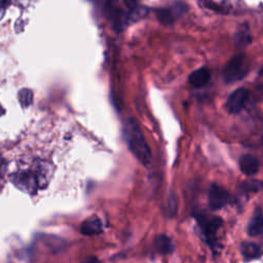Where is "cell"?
I'll return each instance as SVG.
<instances>
[{"label": "cell", "mask_w": 263, "mask_h": 263, "mask_svg": "<svg viewBox=\"0 0 263 263\" xmlns=\"http://www.w3.org/2000/svg\"><path fill=\"white\" fill-rule=\"evenodd\" d=\"M187 10V6L182 2H176L168 8H159L156 10L157 20L165 26L172 25L175 20L181 16Z\"/></svg>", "instance_id": "cell-5"}, {"label": "cell", "mask_w": 263, "mask_h": 263, "mask_svg": "<svg viewBox=\"0 0 263 263\" xmlns=\"http://www.w3.org/2000/svg\"><path fill=\"white\" fill-rule=\"evenodd\" d=\"M5 173V162L4 160L0 157V178H2V176Z\"/></svg>", "instance_id": "cell-22"}, {"label": "cell", "mask_w": 263, "mask_h": 263, "mask_svg": "<svg viewBox=\"0 0 263 263\" xmlns=\"http://www.w3.org/2000/svg\"><path fill=\"white\" fill-rule=\"evenodd\" d=\"M81 263H101L100 260L95 256H88L86 257Z\"/></svg>", "instance_id": "cell-21"}, {"label": "cell", "mask_w": 263, "mask_h": 263, "mask_svg": "<svg viewBox=\"0 0 263 263\" xmlns=\"http://www.w3.org/2000/svg\"><path fill=\"white\" fill-rule=\"evenodd\" d=\"M199 4L210 10L219 13H226L229 10V6L225 2H220L218 0H198Z\"/></svg>", "instance_id": "cell-15"}, {"label": "cell", "mask_w": 263, "mask_h": 263, "mask_svg": "<svg viewBox=\"0 0 263 263\" xmlns=\"http://www.w3.org/2000/svg\"><path fill=\"white\" fill-rule=\"evenodd\" d=\"M252 41V35L248 24L240 25L234 34V44L237 48L247 47Z\"/></svg>", "instance_id": "cell-10"}, {"label": "cell", "mask_w": 263, "mask_h": 263, "mask_svg": "<svg viewBox=\"0 0 263 263\" xmlns=\"http://www.w3.org/2000/svg\"><path fill=\"white\" fill-rule=\"evenodd\" d=\"M241 255L247 259H254L260 256L261 250L258 245L251 241H243L239 247Z\"/></svg>", "instance_id": "cell-14"}, {"label": "cell", "mask_w": 263, "mask_h": 263, "mask_svg": "<svg viewBox=\"0 0 263 263\" xmlns=\"http://www.w3.org/2000/svg\"><path fill=\"white\" fill-rule=\"evenodd\" d=\"M107 1H108L109 3H111V4H112V3H114L116 0H107Z\"/></svg>", "instance_id": "cell-24"}, {"label": "cell", "mask_w": 263, "mask_h": 263, "mask_svg": "<svg viewBox=\"0 0 263 263\" xmlns=\"http://www.w3.org/2000/svg\"><path fill=\"white\" fill-rule=\"evenodd\" d=\"M154 246H155V249L157 250V252L160 254H163V255L171 254L174 251L173 241L165 234L157 235L154 239Z\"/></svg>", "instance_id": "cell-13"}, {"label": "cell", "mask_w": 263, "mask_h": 263, "mask_svg": "<svg viewBox=\"0 0 263 263\" xmlns=\"http://www.w3.org/2000/svg\"><path fill=\"white\" fill-rule=\"evenodd\" d=\"M211 79V72L208 68L201 67L194 70L188 77V81L194 87L204 86Z\"/></svg>", "instance_id": "cell-9"}, {"label": "cell", "mask_w": 263, "mask_h": 263, "mask_svg": "<svg viewBox=\"0 0 263 263\" xmlns=\"http://www.w3.org/2000/svg\"><path fill=\"white\" fill-rule=\"evenodd\" d=\"M123 135L128 149L134 156L142 164L148 165L151 162V151L139 124L134 119H127L125 121Z\"/></svg>", "instance_id": "cell-1"}, {"label": "cell", "mask_w": 263, "mask_h": 263, "mask_svg": "<svg viewBox=\"0 0 263 263\" xmlns=\"http://www.w3.org/2000/svg\"><path fill=\"white\" fill-rule=\"evenodd\" d=\"M196 220L201 228L202 233L205 236V240L209 243H214L218 230L222 225V220L218 217H206V216H198Z\"/></svg>", "instance_id": "cell-4"}, {"label": "cell", "mask_w": 263, "mask_h": 263, "mask_svg": "<svg viewBox=\"0 0 263 263\" xmlns=\"http://www.w3.org/2000/svg\"><path fill=\"white\" fill-rule=\"evenodd\" d=\"M240 188L243 192H259L263 189V182H261L260 180H256V179H252L249 181L243 182L240 185Z\"/></svg>", "instance_id": "cell-17"}, {"label": "cell", "mask_w": 263, "mask_h": 263, "mask_svg": "<svg viewBox=\"0 0 263 263\" xmlns=\"http://www.w3.org/2000/svg\"><path fill=\"white\" fill-rule=\"evenodd\" d=\"M228 192L221 186L213 184L209 191V205L212 210H220L228 202Z\"/></svg>", "instance_id": "cell-7"}, {"label": "cell", "mask_w": 263, "mask_h": 263, "mask_svg": "<svg viewBox=\"0 0 263 263\" xmlns=\"http://www.w3.org/2000/svg\"><path fill=\"white\" fill-rule=\"evenodd\" d=\"M123 1H124L125 5H126L129 9H134V8L138 7L139 2H140V0H123Z\"/></svg>", "instance_id": "cell-20"}, {"label": "cell", "mask_w": 263, "mask_h": 263, "mask_svg": "<svg viewBox=\"0 0 263 263\" xmlns=\"http://www.w3.org/2000/svg\"><path fill=\"white\" fill-rule=\"evenodd\" d=\"M249 98V90L245 87L236 88L232 91L227 101H226V109L229 113L236 114L242 110L245 104Z\"/></svg>", "instance_id": "cell-6"}, {"label": "cell", "mask_w": 263, "mask_h": 263, "mask_svg": "<svg viewBox=\"0 0 263 263\" xmlns=\"http://www.w3.org/2000/svg\"><path fill=\"white\" fill-rule=\"evenodd\" d=\"M247 231L251 236H257L263 232V214L259 210L252 216Z\"/></svg>", "instance_id": "cell-11"}, {"label": "cell", "mask_w": 263, "mask_h": 263, "mask_svg": "<svg viewBox=\"0 0 263 263\" xmlns=\"http://www.w3.org/2000/svg\"><path fill=\"white\" fill-rule=\"evenodd\" d=\"M12 183L21 190L35 194L39 188H42V178L40 163L33 170H20L11 175Z\"/></svg>", "instance_id": "cell-2"}, {"label": "cell", "mask_w": 263, "mask_h": 263, "mask_svg": "<svg viewBox=\"0 0 263 263\" xmlns=\"http://www.w3.org/2000/svg\"><path fill=\"white\" fill-rule=\"evenodd\" d=\"M259 78H260V83H261L262 88H263V67H262V69L259 72Z\"/></svg>", "instance_id": "cell-23"}, {"label": "cell", "mask_w": 263, "mask_h": 263, "mask_svg": "<svg viewBox=\"0 0 263 263\" xmlns=\"http://www.w3.org/2000/svg\"><path fill=\"white\" fill-rule=\"evenodd\" d=\"M110 16L112 18V25L114 27V29L116 31H120L122 30V28L124 27V25L126 24L127 21V16L125 15V13L121 10H113L110 13Z\"/></svg>", "instance_id": "cell-16"}, {"label": "cell", "mask_w": 263, "mask_h": 263, "mask_svg": "<svg viewBox=\"0 0 263 263\" xmlns=\"http://www.w3.org/2000/svg\"><path fill=\"white\" fill-rule=\"evenodd\" d=\"M10 2H11V0H0V20L3 18L6 8L10 4Z\"/></svg>", "instance_id": "cell-19"}, {"label": "cell", "mask_w": 263, "mask_h": 263, "mask_svg": "<svg viewBox=\"0 0 263 263\" xmlns=\"http://www.w3.org/2000/svg\"><path fill=\"white\" fill-rule=\"evenodd\" d=\"M18 102L23 108L29 107L33 102V92L29 88H23L18 91Z\"/></svg>", "instance_id": "cell-18"}, {"label": "cell", "mask_w": 263, "mask_h": 263, "mask_svg": "<svg viewBox=\"0 0 263 263\" xmlns=\"http://www.w3.org/2000/svg\"><path fill=\"white\" fill-rule=\"evenodd\" d=\"M102 230H103V225L99 218L88 219V220L84 221L80 227V231L84 235L98 234V233H101Z\"/></svg>", "instance_id": "cell-12"}, {"label": "cell", "mask_w": 263, "mask_h": 263, "mask_svg": "<svg viewBox=\"0 0 263 263\" xmlns=\"http://www.w3.org/2000/svg\"><path fill=\"white\" fill-rule=\"evenodd\" d=\"M249 72V63L245 53L233 55L223 67L222 77L225 82L232 83L242 79Z\"/></svg>", "instance_id": "cell-3"}, {"label": "cell", "mask_w": 263, "mask_h": 263, "mask_svg": "<svg viewBox=\"0 0 263 263\" xmlns=\"http://www.w3.org/2000/svg\"><path fill=\"white\" fill-rule=\"evenodd\" d=\"M259 160L250 154H245L239 158L240 171L247 176H253L259 171Z\"/></svg>", "instance_id": "cell-8"}]
</instances>
